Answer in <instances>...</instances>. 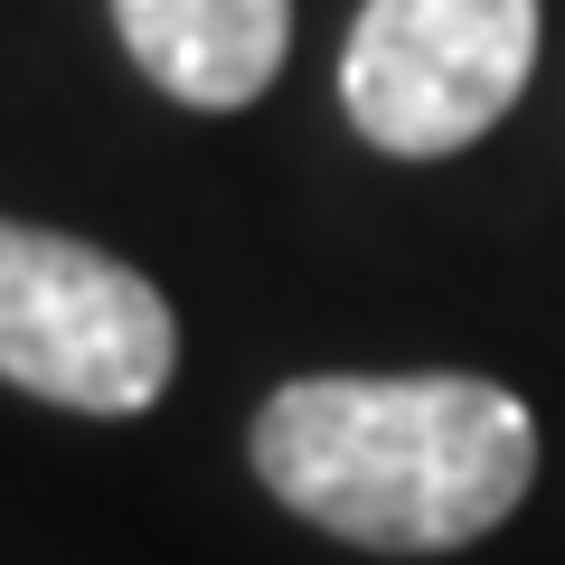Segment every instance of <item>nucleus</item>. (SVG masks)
Wrapping results in <instances>:
<instances>
[{"mask_svg": "<svg viewBox=\"0 0 565 565\" xmlns=\"http://www.w3.org/2000/svg\"><path fill=\"white\" fill-rule=\"evenodd\" d=\"M245 452L282 509L377 556H452L537 481V424L490 377H292Z\"/></svg>", "mask_w": 565, "mask_h": 565, "instance_id": "f257e3e1", "label": "nucleus"}, {"mask_svg": "<svg viewBox=\"0 0 565 565\" xmlns=\"http://www.w3.org/2000/svg\"><path fill=\"white\" fill-rule=\"evenodd\" d=\"M180 321L161 282L76 236L0 217V377L76 415H141L170 386Z\"/></svg>", "mask_w": 565, "mask_h": 565, "instance_id": "f03ea898", "label": "nucleus"}, {"mask_svg": "<svg viewBox=\"0 0 565 565\" xmlns=\"http://www.w3.org/2000/svg\"><path fill=\"white\" fill-rule=\"evenodd\" d=\"M537 0H367L340 57V104L377 151L444 161L519 104Z\"/></svg>", "mask_w": 565, "mask_h": 565, "instance_id": "7ed1b4c3", "label": "nucleus"}, {"mask_svg": "<svg viewBox=\"0 0 565 565\" xmlns=\"http://www.w3.org/2000/svg\"><path fill=\"white\" fill-rule=\"evenodd\" d=\"M132 66L199 114H236L282 76L292 0H114Z\"/></svg>", "mask_w": 565, "mask_h": 565, "instance_id": "20e7f679", "label": "nucleus"}]
</instances>
